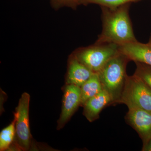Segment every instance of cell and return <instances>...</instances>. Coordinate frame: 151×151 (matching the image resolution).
<instances>
[{
    "label": "cell",
    "mask_w": 151,
    "mask_h": 151,
    "mask_svg": "<svg viewBox=\"0 0 151 151\" xmlns=\"http://www.w3.org/2000/svg\"><path fill=\"white\" fill-rule=\"evenodd\" d=\"M81 103L80 87L73 84H67L64 89L62 111L58 122V129H60L65 126L81 105Z\"/></svg>",
    "instance_id": "obj_6"
},
{
    "label": "cell",
    "mask_w": 151,
    "mask_h": 151,
    "mask_svg": "<svg viewBox=\"0 0 151 151\" xmlns=\"http://www.w3.org/2000/svg\"><path fill=\"white\" fill-rule=\"evenodd\" d=\"M29 94L24 92L19 100L14 113L16 142L19 148L23 151L29 150L31 145L29 116Z\"/></svg>",
    "instance_id": "obj_5"
},
{
    "label": "cell",
    "mask_w": 151,
    "mask_h": 151,
    "mask_svg": "<svg viewBox=\"0 0 151 151\" xmlns=\"http://www.w3.org/2000/svg\"><path fill=\"white\" fill-rule=\"evenodd\" d=\"M52 7L55 10L63 7L76 9L79 6L86 5V0H50Z\"/></svg>",
    "instance_id": "obj_14"
},
{
    "label": "cell",
    "mask_w": 151,
    "mask_h": 151,
    "mask_svg": "<svg viewBox=\"0 0 151 151\" xmlns=\"http://www.w3.org/2000/svg\"><path fill=\"white\" fill-rule=\"evenodd\" d=\"M130 60L119 51L97 73L103 89L110 95L112 103H119L127 76V66Z\"/></svg>",
    "instance_id": "obj_2"
},
{
    "label": "cell",
    "mask_w": 151,
    "mask_h": 151,
    "mask_svg": "<svg viewBox=\"0 0 151 151\" xmlns=\"http://www.w3.org/2000/svg\"><path fill=\"white\" fill-rule=\"evenodd\" d=\"M142 151H151V137L148 141L143 145Z\"/></svg>",
    "instance_id": "obj_16"
},
{
    "label": "cell",
    "mask_w": 151,
    "mask_h": 151,
    "mask_svg": "<svg viewBox=\"0 0 151 151\" xmlns=\"http://www.w3.org/2000/svg\"><path fill=\"white\" fill-rule=\"evenodd\" d=\"M119 51L130 61L151 66V43H143L136 41L119 46Z\"/></svg>",
    "instance_id": "obj_8"
},
{
    "label": "cell",
    "mask_w": 151,
    "mask_h": 151,
    "mask_svg": "<svg viewBox=\"0 0 151 151\" xmlns=\"http://www.w3.org/2000/svg\"><path fill=\"white\" fill-rule=\"evenodd\" d=\"M80 89L81 93L80 106H83L86 101L99 94L103 90L97 73H94L80 87Z\"/></svg>",
    "instance_id": "obj_11"
},
{
    "label": "cell",
    "mask_w": 151,
    "mask_h": 151,
    "mask_svg": "<svg viewBox=\"0 0 151 151\" xmlns=\"http://www.w3.org/2000/svg\"><path fill=\"white\" fill-rule=\"evenodd\" d=\"M119 103L151 113V89L137 76L128 75Z\"/></svg>",
    "instance_id": "obj_4"
},
{
    "label": "cell",
    "mask_w": 151,
    "mask_h": 151,
    "mask_svg": "<svg viewBox=\"0 0 151 151\" xmlns=\"http://www.w3.org/2000/svg\"><path fill=\"white\" fill-rule=\"evenodd\" d=\"M148 42L149 43H151V34L150 36V39H149Z\"/></svg>",
    "instance_id": "obj_17"
},
{
    "label": "cell",
    "mask_w": 151,
    "mask_h": 151,
    "mask_svg": "<svg viewBox=\"0 0 151 151\" xmlns=\"http://www.w3.org/2000/svg\"><path fill=\"white\" fill-rule=\"evenodd\" d=\"M135 63L136 68L134 74L140 78L151 89V66L141 63Z\"/></svg>",
    "instance_id": "obj_15"
},
{
    "label": "cell",
    "mask_w": 151,
    "mask_h": 151,
    "mask_svg": "<svg viewBox=\"0 0 151 151\" xmlns=\"http://www.w3.org/2000/svg\"><path fill=\"white\" fill-rule=\"evenodd\" d=\"M95 73L71 54L68 61L66 84L81 87Z\"/></svg>",
    "instance_id": "obj_9"
},
{
    "label": "cell",
    "mask_w": 151,
    "mask_h": 151,
    "mask_svg": "<svg viewBox=\"0 0 151 151\" xmlns=\"http://www.w3.org/2000/svg\"><path fill=\"white\" fill-rule=\"evenodd\" d=\"M142 0H86V5L95 4L101 7L115 9L121 6L136 2Z\"/></svg>",
    "instance_id": "obj_13"
},
{
    "label": "cell",
    "mask_w": 151,
    "mask_h": 151,
    "mask_svg": "<svg viewBox=\"0 0 151 151\" xmlns=\"http://www.w3.org/2000/svg\"><path fill=\"white\" fill-rule=\"evenodd\" d=\"M119 51V46L113 43H97L77 49L72 53L78 61L95 73L103 68Z\"/></svg>",
    "instance_id": "obj_3"
},
{
    "label": "cell",
    "mask_w": 151,
    "mask_h": 151,
    "mask_svg": "<svg viewBox=\"0 0 151 151\" xmlns=\"http://www.w3.org/2000/svg\"><path fill=\"white\" fill-rule=\"evenodd\" d=\"M127 122L137 132L145 144L151 137V113L141 109H129L126 116Z\"/></svg>",
    "instance_id": "obj_7"
},
{
    "label": "cell",
    "mask_w": 151,
    "mask_h": 151,
    "mask_svg": "<svg viewBox=\"0 0 151 151\" xmlns=\"http://www.w3.org/2000/svg\"><path fill=\"white\" fill-rule=\"evenodd\" d=\"M112 103L108 92L103 89L99 94L90 98L83 105V114L89 122H94L99 117L100 112L105 106Z\"/></svg>",
    "instance_id": "obj_10"
},
{
    "label": "cell",
    "mask_w": 151,
    "mask_h": 151,
    "mask_svg": "<svg viewBox=\"0 0 151 151\" xmlns=\"http://www.w3.org/2000/svg\"><path fill=\"white\" fill-rule=\"evenodd\" d=\"M16 119L14 118L10 125L2 130L0 133V150H6L14 139L16 135Z\"/></svg>",
    "instance_id": "obj_12"
},
{
    "label": "cell",
    "mask_w": 151,
    "mask_h": 151,
    "mask_svg": "<svg viewBox=\"0 0 151 151\" xmlns=\"http://www.w3.org/2000/svg\"><path fill=\"white\" fill-rule=\"evenodd\" d=\"M130 4L115 9L101 7L102 30L96 42L119 46L137 41L129 14Z\"/></svg>",
    "instance_id": "obj_1"
}]
</instances>
